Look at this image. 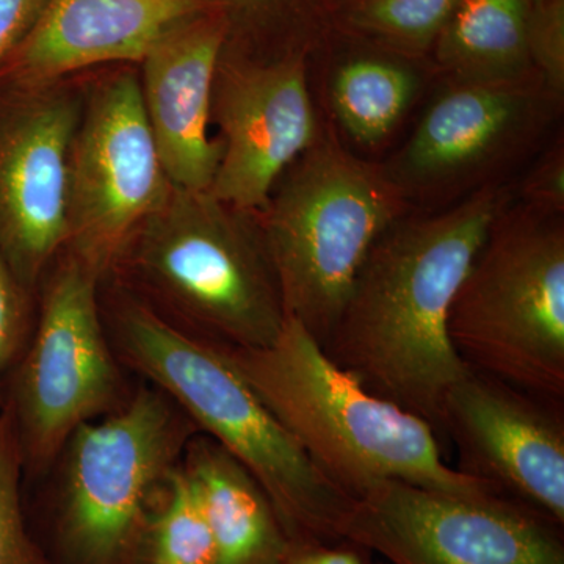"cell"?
<instances>
[{
	"label": "cell",
	"mask_w": 564,
	"mask_h": 564,
	"mask_svg": "<svg viewBox=\"0 0 564 564\" xmlns=\"http://www.w3.org/2000/svg\"><path fill=\"white\" fill-rule=\"evenodd\" d=\"M350 543L291 544L282 564H369Z\"/></svg>",
	"instance_id": "26"
},
{
	"label": "cell",
	"mask_w": 564,
	"mask_h": 564,
	"mask_svg": "<svg viewBox=\"0 0 564 564\" xmlns=\"http://www.w3.org/2000/svg\"><path fill=\"white\" fill-rule=\"evenodd\" d=\"M226 32L225 18L206 11L170 29L141 61V101L174 188L209 192L220 163L209 122Z\"/></svg>",
	"instance_id": "14"
},
{
	"label": "cell",
	"mask_w": 564,
	"mask_h": 564,
	"mask_svg": "<svg viewBox=\"0 0 564 564\" xmlns=\"http://www.w3.org/2000/svg\"><path fill=\"white\" fill-rule=\"evenodd\" d=\"M29 291L0 252V399L2 383L28 344Z\"/></svg>",
	"instance_id": "24"
},
{
	"label": "cell",
	"mask_w": 564,
	"mask_h": 564,
	"mask_svg": "<svg viewBox=\"0 0 564 564\" xmlns=\"http://www.w3.org/2000/svg\"><path fill=\"white\" fill-rule=\"evenodd\" d=\"M173 188L148 124L139 77L121 74L82 111L70 148L66 251L101 280Z\"/></svg>",
	"instance_id": "10"
},
{
	"label": "cell",
	"mask_w": 564,
	"mask_h": 564,
	"mask_svg": "<svg viewBox=\"0 0 564 564\" xmlns=\"http://www.w3.org/2000/svg\"><path fill=\"white\" fill-rule=\"evenodd\" d=\"M462 361L564 403V231L532 214L499 215L452 304Z\"/></svg>",
	"instance_id": "7"
},
{
	"label": "cell",
	"mask_w": 564,
	"mask_h": 564,
	"mask_svg": "<svg viewBox=\"0 0 564 564\" xmlns=\"http://www.w3.org/2000/svg\"><path fill=\"white\" fill-rule=\"evenodd\" d=\"M132 564H218L214 538L182 462L155 497Z\"/></svg>",
	"instance_id": "20"
},
{
	"label": "cell",
	"mask_w": 564,
	"mask_h": 564,
	"mask_svg": "<svg viewBox=\"0 0 564 564\" xmlns=\"http://www.w3.org/2000/svg\"><path fill=\"white\" fill-rule=\"evenodd\" d=\"M529 106L519 80L459 82L423 115L400 155L399 173L436 182L474 169L519 131Z\"/></svg>",
	"instance_id": "16"
},
{
	"label": "cell",
	"mask_w": 564,
	"mask_h": 564,
	"mask_svg": "<svg viewBox=\"0 0 564 564\" xmlns=\"http://www.w3.org/2000/svg\"><path fill=\"white\" fill-rule=\"evenodd\" d=\"M459 0H362L355 20L366 31L406 47H423L441 35Z\"/></svg>",
	"instance_id": "22"
},
{
	"label": "cell",
	"mask_w": 564,
	"mask_h": 564,
	"mask_svg": "<svg viewBox=\"0 0 564 564\" xmlns=\"http://www.w3.org/2000/svg\"><path fill=\"white\" fill-rule=\"evenodd\" d=\"M24 459L17 426L6 404H0V564H51L33 536L22 507Z\"/></svg>",
	"instance_id": "21"
},
{
	"label": "cell",
	"mask_w": 564,
	"mask_h": 564,
	"mask_svg": "<svg viewBox=\"0 0 564 564\" xmlns=\"http://www.w3.org/2000/svg\"><path fill=\"white\" fill-rule=\"evenodd\" d=\"M502 210L481 192L452 210L397 220L373 245L323 350L367 389L441 430L469 370L448 334L459 285Z\"/></svg>",
	"instance_id": "1"
},
{
	"label": "cell",
	"mask_w": 564,
	"mask_h": 564,
	"mask_svg": "<svg viewBox=\"0 0 564 564\" xmlns=\"http://www.w3.org/2000/svg\"><path fill=\"white\" fill-rule=\"evenodd\" d=\"M124 263L177 328L220 347H269L288 317L259 223L209 192L173 188L115 270Z\"/></svg>",
	"instance_id": "4"
},
{
	"label": "cell",
	"mask_w": 564,
	"mask_h": 564,
	"mask_svg": "<svg viewBox=\"0 0 564 564\" xmlns=\"http://www.w3.org/2000/svg\"><path fill=\"white\" fill-rule=\"evenodd\" d=\"M107 333L124 369L165 393L199 433L247 467L273 503L289 543H344L352 497L317 469L220 345L177 328L133 299L113 310Z\"/></svg>",
	"instance_id": "2"
},
{
	"label": "cell",
	"mask_w": 564,
	"mask_h": 564,
	"mask_svg": "<svg viewBox=\"0 0 564 564\" xmlns=\"http://www.w3.org/2000/svg\"><path fill=\"white\" fill-rule=\"evenodd\" d=\"M563 529L499 494L384 480L352 497L340 534L391 564H564Z\"/></svg>",
	"instance_id": "9"
},
{
	"label": "cell",
	"mask_w": 564,
	"mask_h": 564,
	"mask_svg": "<svg viewBox=\"0 0 564 564\" xmlns=\"http://www.w3.org/2000/svg\"><path fill=\"white\" fill-rule=\"evenodd\" d=\"M533 198L545 206L562 209L564 203L563 159L554 158L545 163L533 180Z\"/></svg>",
	"instance_id": "27"
},
{
	"label": "cell",
	"mask_w": 564,
	"mask_h": 564,
	"mask_svg": "<svg viewBox=\"0 0 564 564\" xmlns=\"http://www.w3.org/2000/svg\"><path fill=\"white\" fill-rule=\"evenodd\" d=\"M532 0H459L437 36V55L459 82H518L529 66Z\"/></svg>",
	"instance_id": "18"
},
{
	"label": "cell",
	"mask_w": 564,
	"mask_h": 564,
	"mask_svg": "<svg viewBox=\"0 0 564 564\" xmlns=\"http://www.w3.org/2000/svg\"><path fill=\"white\" fill-rule=\"evenodd\" d=\"M198 430L154 386L85 423L63 448L51 511V564H132L155 497Z\"/></svg>",
	"instance_id": "6"
},
{
	"label": "cell",
	"mask_w": 564,
	"mask_h": 564,
	"mask_svg": "<svg viewBox=\"0 0 564 564\" xmlns=\"http://www.w3.org/2000/svg\"><path fill=\"white\" fill-rule=\"evenodd\" d=\"M529 61L540 68L552 91L564 88V0L532 2L527 31Z\"/></svg>",
	"instance_id": "23"
},
{
	"label": "cell",
	"mask_w": 564,
	"mask_h": 564,
	"mask_svg": "<svg viewBox=\"0 0 564 564\" xmlns=\"http://www.w3.org/2000/svg\"><path fill=\"white\" fill-rule=\"evenodd\" d=\"M261 212L282 306L325 345L364 261L399 220L395 185L336 140L315 141Z\"/></svg>",
	"instance_id": "5"
},
{
	"label": "cell",
	"mask_w": 564,
	"mask_h": 564,
	"mask_svg": "<svg viewBox=\"0 0 564 564\" xmlns=\"http://www.w3.org/2000/svg\"><path fill=\"white\" fill-rule=\"evenodd\" d=\"M415 80L410 70L391 62L358 58L334 77V110L345 131L361 144L383 141L413 101Z\"/></svg>",
	"instance_id": "19"
},
{
	"label": "cell",
	"mask_w": 564,
	"mask_h": 564,
	"mask_svg": "<svg viewBox=\"0 0 564 564\" xmlns=\"http://www.w3.org/2000/svg\"><path fill=\"white\" fill-rule=\"evenodd\" d=\"M221 348L317 469L348 496L384 480L492 492L444 462L429 422L367 391L296 318L285 317L269 347Z\"/></svg>",
	"instance_id": "3"
},
{
	"label": "cell",
	"mask_w": 564,
	"mask_h": 564,
	"mask_svg": "<svg viewBox=\"0 0 564 564\" xmlns=\"http://www.w3.org/2000/svg\"><path fill=\"white\" fill-rule=\"evenodd\" d=\"M214 538L218 564H282L288 534L269 496L243 464L206 434H195L182 456Z\"/></svg>",
	"instance_id": "17"
},
{
	"label": "cell",
	"mask_w": 564,
	"mask_h": 564,
	"mask_svg": "<svg viewBox=\"0 0 564 564\" xmlns=\"http://www.w3.org/2000/svg\"><path fill=\"white\" fill-rule=\"evenodd\" d=\"M98 282L68 252L46 282L39 323L2 403L31 477L51 473L80 426L115 413L132 395L104 323Z\"/></svg>",
	"instance_id": "8"
},
{
	"label": "cell",
	"mask_w": 564,
	"mask_h": 564,
	"mask_svg": "<svg viewBox=\"0 0 564 564\" xmlns=\"http://www.w3.org/2000/svg\"><path fill=\"white\" fill-rule=\"evenodd\" d=\"M80 118L77 99L47 93L0 122V252L28 291L68 243L70 148Z\"/></svg>",
	"instance_id": "13"
},
{
	"label": "cell",
	"mask_w": 564,
	"mask_h": 564,
	"mask_svg": "<svg viewBox=\"0 0 564 564\" xmlns=\"http://www.w3.org/2000/svg\"><path fill=\"white\" fill-rule=\"evenodd\" d=\"M532 2H545V0H532Z\"/></svg>",
	"instance_id": "29"
},
{
	"label": "cell",
	"mask_w": 564,
	"mask_h": 564,
	"mask_svg": "<svg viewBox=\"0 0 564 564\" xmlns=\"http://www.w3.org/2000/svg\"><path fill=\"white\" fill-rule=\"evenodd\" d=\"M242 2L256 3V2H261V0H242Z\"/></svg>",
	"instance_id": "28"
},
{
	"label": "cell",
	"mask_w": 564,
	"mask_h": 564,
	"mask_svg": "<svg viewBox=\"0 0 564 564\" xmlns=\"http://www.w3.org/2000/svg\"><path fill=\"white\" fill-rule=\"evenodd\" d=\"M441 432L456 470L564 527V403L467 370L445 395Z\"/></svg>",
	"instance_id": "11"
},
{
	"label": "cell",
	"mask_w": 564,
	"mask_h": 564,
	"mask_svg": "<svg viewBox=\"0 0 564 564\" xmlns=\"http://www.w3.org/2000/svg\"><path fill=\"white\" fill-rule=\"evenodd\" d=\"M47 0H0V65L31 32Z\"/></svg>",
	"instance_id": "25"
},
{
	"label": "cell",
	"mask_w": 564,
	"mask_h": 564,
	"mask_svg": "<svg viewBox=\"0 0 564 564\" xmlns=\"http://www.w3.org/2000/svg\"><path fill=\"white\" fill-rule=\"evenodd\" d=\"M214 2L47 0L31 32L3 63L11 79L44 87L88 66L141 62L170 29L206 13Z\"/></svg>",
	"instance_id": "15"
},
{
	"label": "cell",
	"mask_w": 564,
	"mask_h": 564,
	"mask_svg": "<svg viewBox=\"0 0 564 564\" xmlns=\"http://www.w3.org/2000/svg\"><path fill=\"white\" fill-rule=\"evenodd\" d=\"M212 115L223 151L209 193L243 214L265 209L282 174L318 140L302 58L270 65L220 61Z\"/></svg>",
	"instance_id": "12"
}]
</instances>
